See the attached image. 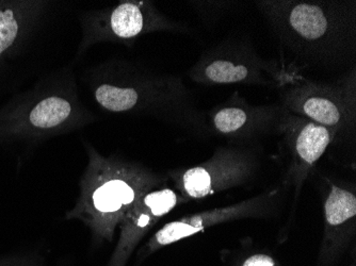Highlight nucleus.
Segmentation results:
<instances>
[{
  "label": "nucleus",
  "instance_id": "nucleus-10",
  "mask_svg": "<svg viewBox=\"0 0 356 266\" xmlns=\"http://www.w3.org/2000/svg\"><path fill=\"white\" fill-rule=\"evenodd\" d=\"M286 110L280 103L255 105L239 92L206 112L210 137L222 138L229 144L250 146L253 142L277 135Z\"/></svg>",
  "mask_w": 356,
  "mask_h": 266
},
{
  "label": "nucleus",
  "instance_id": "nucleus-12",
  "mask_svg": "<svg viewBox=\"0 0 356 266\" xmlns=\"http://www.w3.org/2000/svg\"><path fill=\"white\" fill-rule=\"evenodd\" d=\"M186 203L171 188L161 187L143 194L120 225L119 240L107 266H126L152 229L177 206Z\"/></svg>",
  "mask_w": 356,
  "mask_h": 266
},
{
  "label": "nucleus",
  "instance_id": "nucleus-16",
  "mask_svg": "<svg viewBox=\"0 0 356 266\" xmlns=\"http://www.w3.org/2000/svg\"><path fill=\"white\" fill-rule=\"evenodd\" d=\"M0 266H46L41 256L35 253H19L0 256Z\"/></svg>",
  "mask_w": 356,
  "mask_h": 266
},
{
  "label": "nucleus",
  "instance_id": "nucleus-11",
  "mask_svg": "<svg viewBox=\"0 0 356 266\" xmlns=\"http://www.w3.org/2000/svg\"><path fill=\"white\" fill-rule=\"evenodd\" d=\"M323 235L317 266H332L348 251L356 233V189L353 183L325 178L322 188Z\"/></svg>",
  "mask_w": 356,
  "mask_h": 266
},
{
  "label": "nucleus",
  "instance_id": "nucleus-6",
  "mask_svg": "<svg viewBox=\"0 0 356 266\" xmlns=\"http://www.w3.org/2000/svg\"><path fill=\"white\" fill-rule=\"evenodd\" d=\"M261 161L251 146H219L213 156L197 165L170 172L168 178L184 201H202L251 182Z\"/></svg>",
  "mask_w": 356,
  "mask_h": 266
},
{
  "label": "nucleus",
  "instance_id": "nucleus-7",
  "mask_svg": "<svg viewBox=\"0 0 356 266\" xmlns=\"http://www.w3.org/2000/svg\"><path fill=\"white\" fill-rule=\"evenodd\" d=\"M286 191L287 190L283 185L281 187L271 188L239 203L188 214L179 219L165 224L140 248L138 259L143 261L160 249L199 235L213 226L240 219L271 217L279 209Z\"/></svg>",
  "mask_w": 356,
  "mask_h": 266
},
{
  "label": "nucleus",
  "instance_id": "nucleus-13",
  "mask_svg": "<svg viewBox=\"0 0 356 266\" xmlns=\"http://www.w3.org/2000/svg\"><path fill=\"white\" fill-rule=\"evenodd\" d=\"M75 115L74 105L63 96H49L44 98L30 111L29 123L41 130H51L62 127Z\"/></svg>",
  "mask_w": 356,
  "mask_h": 266
},
{
  "label": "nucleus",
  "instance_id": "nucleus-2",
  "mask_svg": "<svg viewBox=\"0 0 356 266\" xmlns=\"http://www.w3.org/2000/svg\"><path fill=\"white\" fill-rule=\"evenodd\" d=\"M94 98L110 113L149 115L174 124L202 138L210 137L204 112L181 78L115 62L105 69Z\"/></svg>",
  "mask_w": 356,
  "mask_h": 266
},
{
  "label": "nucleus",
  "instance_id": "nucleus-9",
  "mask_svg": "<svg viewBox=\"0 0 356 266\" xmlns=\"http://www.w3.org/2000/svg\"><path fill=\"white\" fill-rule=\"evenodd\" d=\"M85 29L83 47L97 42L135 41L154 32L188 33L189 26L169 19L155 3L145 0H125L96 12Z\"/></svg>",
  "mask_w": 356,
  "mask_h": 266
},
{
  "label": "nucleus",
  "instance_id": "nucleus-8",
  "mask_svg": "<svg viewBox=\"0 0 356 266\" xmlns=\"http://www.w3.org/2000/svg\"><path fill=\"white\" fill-rule=\"evenodd\" d=\"M277 135L281 138L288 155L283 185L287 191L291 190L293 195L289 216L283 230V235H285L295 221L300 196L305 182L311 177L327 149L337 143V137L327 127L288 111L284 114Z\"/></svg>",
  "mask_w": 356,
  "mask_h": 266
},
{
  "label": "nucleus",
  "instance_id": "nucleus-14",
  "mask_svg": "<svg viewBox=\"0 0 356 266\" xmlns=\"http://www.w3.org/2000/svg\"><path fill=\"white\" fill-rule=\"evenodd\" d=\"M190 5L197 11L204 24L211 27L219 23L227 14L231 13L236 8H239L238 1L229 0H205V1H191Z\"/></svg>",
  "mask_w": 356,
  "mask_h": 266
},
{
  "label": "nucleus",
  "instance_id": "nucleus-3",
  "mask_svg": "<svg viewBox=\"0 0 356 266\" xmlns=\"http://www.w3.org/2000/svg\"><path fill=\"white\" fill-rule=\"evenodd\" d=\"M88 156L79 196L65 217L78 219L89 228L94 243H111L136 201L147 192L163 187L168 177L137 162L105 157L94 148L88 149Z\"/></svg>",
  "mask_w": 356,
  "mask_h": 266
},
{
  "label": "nucleus",
  "instance_id": "nucleus-15",
  "mask_svg": "<svg viewBox=\"0 0 356 266\" xmlns=\"http://www.w3.org/2000/svg\"><path fill=\"white\" fill-rule=\"evenodd\" d=\"M19 32V19L15 12L9 8L0 9V55L13 45Z\"/></svg>",
  "mask_w": 356,
  "mask_h": 266
},
{
  "label": "nucleus",
  "instance_id": "nucleus-5",
  "mask_svg": "<svg viewBox=\"0 0 356 266\" xmlns=\"http://www.w3.org/2000/svg\"><path fill=\"white\" fill-rule=\"evenodd\" d=\"M295 64L265 59L248 37H227L208 48L191 69L190 79L206 87L258 85L277 90Z\"/></svg>",
  "mask_w": 356,
  "mask_h": 266
},
{
  "label": "nucleus",
  "instance_id": "nucleus-17",
  "mask_svg": "<svg viewBox=\"0 0 356 266\" xmlns=\"http://www.w3.org/2000/svg\"><path fill=\"white\" fill-rule=\"evenodd\" d=\"M239 266H281L273 256L265 251H256L243 258Z\"/></svg>",
  "mask_w": 356,
  "mask_h": 266
},
{
  "label": "nucleus",
  "instance_id": "nucleus-1",
  "mask_svg": "<svg viewBox=\"0 0 356 266\" xmlns=\"http://www.w3.org/2000/svg\"><path fill=\"white\" fill-rule=\"evenodd\" d=\"M282 47L321 69L355 65V0H256Z\"/></svg>",
  "mask_w": 356,
  "mask_h": 266
},
{
  "label": "nucleus",
  "instance_id": "nucleus-4",
  "mask_svg": "<svg viewBox=\"0 0 356 266\" xmlns=\"http://www.w3.org/2000/svg\"><path fill=\"white\" fill-rule=\"evenodd\" d=\"M286 111L332 130L337 142L356 130V66L332 80L305 77L293 65L277 89Z\"/></svg>",
  "mask_w": 356,
  "mask_h": 266
}]
</instances>
